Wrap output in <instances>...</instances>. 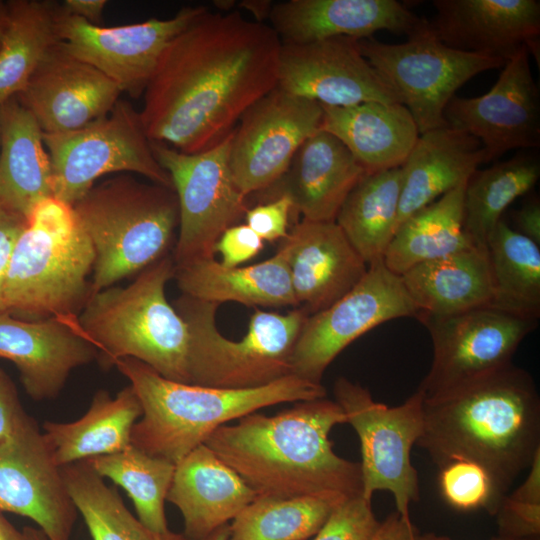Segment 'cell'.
<instances>
[{
    "label": "cell",
    "instance_id": "obj_19",
    "mask_svg": "<svg viewBox=\"0 0 540 540\" xmlns=\"http://www.w3.org/2000/svg\"><path fill=\"white\" fill-rule=\"evenodd\" d=\"M0 511L31 519L50 540L71 538L78 512L34 419L0 443Z\"/></svg>",
    "mask_w": 540,
    "mask_h": 540
},
{
    "label": "cell",
    "instance_id": "obj_24",
    "mask_svg": "<svg viewBox=\"0 0 540 540\" xmlns=\"http://www.w3.org/2000/svg\"><path fill=\"white\" fill-rule=\"evenodd\" d=\"M269 19L281 42L290 44L367 39L381 30L410 36L428 24L396 0H288L273 4Z\"/></svg>",
    "mask_w": 540,
    "mask_h": 540
},
{
    "label": "cell",
    "instance_id": "obj_51",
    "mask_svg": "<svg viewBox=\"0 0 540 540\" xmlns=\"http://www.w3.org/2000/svg\"><path fill=\"white\" fill-rule=\"evenodd\" d=\"M244 9L249 10L255 17V21L264 23V19L269 18L273 4L270 1H243L239 4Z\"/></svg>",
    "mask_w": 540,
    "mask_h": 540
},
{
    "label": "cell",
    "instance_id": "obj_21",
    "mask_svg": "<svg viewBox=\"0 0 540 540\" xmlns=\"http://www.w3.org/2000/svg\"><path fill=\"white\" fill-rule=\"evenodd\" d=\"M0 358L14 363L35 401L56 398L71 372L98 359L78 318L26 320L0 311Z\"/></svg>",
    "mask_w": 540,
    "mask_h": 540
},
{
    "label": "cell",
    "instance_id": "obj_2",
    "mask_svg": "<svg viewBox=\"0 0 540 540\" xmlns=\"http://www.w3.org/2000/svg\"><path fill=\"white\" fill-rule=\"evenodd\" d=\"M335 400L300 401L273 416L256 412L205 441L258 497H317L340 504L362 495L360 464L338 456L329 434L346 423Z\"/></svg>",
    "mask_w": 540,
    "mask_h": 540
},
{
    "label": "cell",
    "instance_id": "obj_6",
    "mask_svg": "<svg viewBox=\"0 0 540 540\" xmlns=\"http://www.w3.org/2000/svg\"><path fill=\"white\" fill-rule=\"evenodd\" d=\"M95 253L72 205H35L14 246L3 285L4 310L38 320L75 319L90 297Z\"/></svg>",
    "mask_w": 540,
    "mask_h": 540
},
{
    "label": "cell",
    "instance_id": "obj_54",
    "mask_svg": "<svg viewBox=\"0 0 540 540\" xmlns=\"http://www.w3.org/2000/svg\"><path fill=\"white\" fill-rule=\"evenodd\" d=\"M416 540H454V539H452V538H450L448 536L438 535V534L433 533V532H427V533H420L419 532V534L417 535ZM490 540H512V539L497 535V536L492 537Z\"/></svg>",
    "mask_w": 540,
    "mask_h": 540
},
{
    "label": "cell",
    "instance_id": "obj_31",
    "mask_svg": "<svg viewBox=\"0 0 540 540\" xmlns=\"http://www.w3.org/2000/svg\"><path fill=\"white\" fill-rule=\"evenodd\" d=\"M52 196L43 132L13 97L0 105V204L27 217L37 203Z\"/></svg>",
    "mask_w": 540,
    "mask_h": 540
},
{
    "label": "cell",
    "instance_id": "obj_44",
    "mask_svg": "<svg viewBox=\"0 0 540 540\" xmlns=\"http://www.w3.org/2000/svg\"><path fill=\"white\" fill-rule=\"evenodd\" d=\"M293 202L282 193L271 201L249 208L245 213L246 225L263 241L274 242L284 239L289 230V217Z\"/></svg>",
    "mask_w": 540,
    "mask_h": 540
},
{
    "label": "cell",
    "instance_id": "obj_26",
    "mask_svg": "<svg viewBox=\"0 0 540 540\" xmlns=\"http://www.w3.org/2000/svg\"><path fill=\"white\" fill-rule=\"evenodd\" d=\"M486 163L481 142L450 126L419 135L401 166L402 188L397 228L437 198L466 183Z\"/></svg>",
    "mask_w": 540,
    "mask_h": 540
},
{
    "label": "cell",
    "instance_id": "obj_35",
    "mask_svg": "<svg viewBox=\"0 0 540 540\" xmlns=\"http://www.w3.org/2000/svg\"><path fill=\"white\" fill-rule=\"evenodd\" d=\"M0 46V105L16 97L49 50L60 42V4L51 0H10Z\"/></svg>",
    "mask_w": 540,
    "mask_h": 540
},
{
    "label": "cell",
    "instance_id": "obj_16",
    "mask_svg": "<svg viewBox=\"0 0 540 540\" xmlns=\"http://www.w3.org/2000/svg\"><path fill=\"white\" fill-rule=\"evenodd\" d=\"M205 8L186 6L170 18L104 27L68 15L60 4L59 38L71 54L103 73L121 93L139 98L164 49Z\"/></svg>",
    "mask_w": 540,
    "mask_h": 540
},
{
    "label": "cell",
    "instance_id": "obj_12",
    "mask_svg": "<svg viewBox=\"0 0 540 540\" xmlns=\"http://www.w3.org/2000/svg\"><path fill=\"white\" fill-rule=\"evenodd\" d=\"M233 132L216 146L194 154L151 141L154 156L169 174L178 200L174 266L214 258L219 237L249 209L229 166Z\"/></svg>",
    "mask_w": 540,
    "mask_h": 540
},
{
    "label": "cell",
    "instance_id": "obj_53",
    "mask_svg": "<svg viewBox=\"0 0 540 540\" xmlns=\"http://www.w3.org/2000/svg\"><path fill=\"white\" fill-rule=\"evenodd\" d=\"M229 535V523H226L199 540H229Z\"/></svg>",
    "mask_w": 540,
    "mask_h": 540
},
{
    "label": "cell",
    "instance_id": "obj_14",
    "mask_svg": "<svg viewBox=\"0 0 540 540\" xmlns=\"http://www.w3.org/2000/svg\"><path fill=\"white\" fill-rule=\"evenodd\" d=\"M416 315L401 277L383 260L375 262L347 294L307 317L293 350L292 374L321 383L331 362L357 338L387 321Z\"/></svg>",
    "mask_w": 540,
    "mask_h": 540
},
{
    "label": "cell",
    "instance_id": "obj_3",
    "mask_svg": "<svg viewBox=\"0 0 540 540\" xmlns=\"http://www.w3.org/2000/svg\"><path fill=\"white\" fill-rule=\"evenodd\" d=\"M440 468L482 466L504 497L540 450V395L531 374L509 366L423 402L416 443Z\"/></svg>",
    "mask_w": 540,
    "mask_h": 540
},
{
    "label": "cell",
    "instance_id": "obj_40",
    "mask_svg": "<svg viewBox=\"0 0 540 540\" xmlns=\"http://www.w3.org/2000/svg\"><path fill=\"white\" fill-rule=\"evenodd\" d=\"M337 505L317 497H257L229 524V540H307Z\"/></svg>",
    "mask_w": 540,
    "mask_h": 540
},
{
    "label": "cell",
    "instance_id": "obj_11",
    "mask_svg": "<svg viewBox=\"0 0 540 540\" xmlns=\"http://www.w3.org/2000/svg\"><path fill=\"white\" fill-rule=\"evenodd\" d=\"M362 55L411 113L419 134L447 126L444 111L456 91L479 73L501 68V59L444 44L430 21L399 44L359 39Z\"/></svg>",
    "mask_w": 540,
    "mask_h": 540
},
{
    "label": "cell",
    "instance_id": "obj_28",
    "mask_svg": "<svg viewBox=\"0 0 540 540\" xmlns=\"http://www.w3.org/2000/svg\"><path fill=\"white\" fill-rule=\"evenodd\" d=\"M322 108L321 130L337 137L366 173L401 167L420 135L411 113L400 103Z\"/></svg>",
    "mask_w": 540,
    "mask_h": 540
},
{
    "label": "cell",
    "instance_id": "obj_18",
    "mask_svg": "<svg viewBox=\"0 0 540 540\" xmlns=\"http://www.w3.org/2000/svg\"><path fill=\"white\" fill-rule=\"evenodd\" d=\"M277 87L326 106L400 103L393 88L362 55L357 39L346 36L282 43Z\"/></svg>",
    "mask_w": 540,
    "mask_h": 540
},
{
    "label": "cell",
    "instance_id": "obj_30",
    "mask_svg": "<svg viewBox=\"0 0 540 540\" xmlns=\"http://www.w3.org/2000/svg\"><path fill=\"white\" fill-rule=\"evenodd\" d=\"M400 277L417 315H452L492 304L486 247L473 245L418 264Z\"/></svg>",
    "mask_w": 540,
    "mask_h": 540
},
{
    "label": "cell",
    "instance_id": "obj_43",
    "mask_svg": "<svg viewBox=\"0 0 540 540\" xmlns=\"http://www.w3.org/2000/svg\"><path fill=\"white\" fill-rule=\"evenodd\" d=\"M495 516L500 536L512 540L540 537V502L506 494Z\"/></svg>",
    "mask_w": 540,
    "mask_h": 540
},
{
    "label": "cell",
    "instance_id": "obj_41",
    "mask_svg": "<svg viewBox=\"0 0 540 540\" xmlns=\"http://www.w3.org/2000/svg\"><path fill=\"white\" fill-rule=\"evenodd\" d=\"M439 490L442 498L459 511L485 509L495 515L501 497L488 472L479 464L455 460L439 468Z\"/></svg>",
    "mask_w": 540,
    "mask_h": 540
},
{
    "label": "cell",
    "instance_id": "obj_47",
    "mask_svg": "<svg viewBox=\"0 0 540 540\" xmlns=\"http://www.w3.org/2000/svg\"><path fill=\"white\" fill-rule=\"evenodd\" d=\"M25 225V216L0 204V311H5L3 285L10 258Z\"/></svg>",
    "mask_w": 540,
    "mask_h": 540
},
{
    "label": "cell",
    "instance_id": "obj_25",
    "mask_svg": "<svg viewBox=\"0 0 540 540\" xmlns=\"http://www.w3.org/2000/svg\"><path fill=\"white\" fill-rule=\"evenodd\" d=\"M256 492L207 445L175 464L166 500L184 520V536L199 540L233 520L257 498Z\"/></svg>",
    "mask_w": 540,
    "mask_h": 540
},
{
    "label": "cell",
    "instance_id": "obj_50",
    "mask_svg": "<svg viewBox=\"0 0 540 540\" xmlns=\"http://www.w3.org/2000/svg\"><path fill=\"white\" fill-rule=\"evenodd\" d=\"M106 5V0H65L61 3V8L68 15L101 25Z\"/></svg>",
    "mask_w": 540,
    "mask_h": 540
},
{
    "label": "cell",
    "instance_id": "obj_46",
    "mask_svg": "<svg viewBox=\"0 0 540 540\" xmlns=\"http://www.w3.org/2000/svg\"><path fill=\"white\" fill-rule=\"evenodd\" d=\"M32 420L21 404L14 382L0 368V443L18 433Z\"/></svg>",
    "mask_w": 540,
    "mask_h": 540
},
{
    "label": "cell",
    "instance_id": "obj_1",
    "mask_svg": "<svg viewBox=\"0 0 540 540\" xmlns=\"http://www.w3.org/2000/svg\"><path fill=\"white\" fill-rule=\"evenodd\" d=\"M282 42L265 23L205 8L164 49L139 111L151 141L194 154L277 87Z\"/></svg>",
    "mask_w": 540,
    "mask_h": 540
},
{
    "label": "cell",
    "instance_id": "obj_8",
    "mask_svg": "<svg viewBox=\"0 0 540 540\" xmlns=\"http://www.w3.org/2000/svg\"><path fill=\"white\" fill-rule=\"evenodd\" d=\"M218 304L181 295L174 308L187 324L191 384L248 389L273 383L292 374V354L309 316L302 308L280 314L255 309L241 340L218 330Z\"/></svg>",
    "mask_w": 540,
    "mask_h": 540
},
{
    "label": "cell",
    "instance_id": "obj_39",
    "mask_svg": "<svg viewBox=\"0 0 540 540\" xmlns=\"http://www.w3.org/2000/svg\"><path fill=\"white\" fill-rule=\"evenodd\" d=\"M104 479L121 486L133 501L138 520L151 532L169 536L165 501L175 464L130 445L126 449L87 460Z\"/></svg>",
    "mask_w": 540,
    "mask_h": 540
},
{
    "label": "cell",
    "instance_id": "obj_10",
    "mask_svg": "<svg viewBox=\"0 0 540 540\" xmlns=\"http://www.w3.org/2000/svg\"><path fill=\"white\" fill-rule=\"evenodd\" d=\"M333 392L359 438L362 496L371 500L376 491H388L396 511L411 520L410 505L420 498L411 449L423 431V393L417 389L402 404L388 406L345 377L335 381Z\"/></svg>",
    "mask_w": 540,
    "mask_h": 540
},
{
    "label": "cell",
    "instance_id": "obj_27",
    "mask_svg": "<svg viewBox=\"0 0 540 540\" xmlns=\"http://www.w3.org/2000/svg\"><path fill=\"white\" fill-rule=\"evenodd\" d=\"M366 174L363 166L334 135L319 130L297 150L281 179L280 194L310 221H335L349 193ZM280 179V180H281Z\"/></svg>",
    "mask_w": 540,
    "mask_h": 540
},
{
    "label": "cell",
    "instance_id": "obj_37",
    "mask_svg": "<svg viewBox=\"0 0 540 540\" xmlns=\"http://www.w3.org/2000/svg\"><path fill=\"white\" fill-rule=\"evenodd\" d=\"M539 177V157L529 152H520L471 175L465 187L463 208L464 230L474 245L486 247L505 210L528 193Z\"/></svg>",
    "mask_w": 540,
    "mask_h": 540
},
{
    "label": "cell",
    "instance_id": "obj_29",
    "mask_svg": "<svg viewBox=\"0 0 540 540\" xmlns=\"http://www.w3.org/2000/svg\"><path fill=\"white\" fill-rule=\"evenodd\" d=\"M182 295L215 303L237 302L247 306L298 307L283 254L249 266L225 267L215 258L174 266Z\"/></svg>",
    "mask_w": 540,
    "mask_h": 540
},
{
    "label": "cell",
    "instance_id": "obj_45",
    "mask_svg": "<svg viewBox=\"0 0 540 540\" xmlns=\"http://www.w3.org/2000/svg\"><path fill=\"white\" fill-rule=\"evenodd\" d=\"M264 241L246 224H236L226 229L215 244L214 251L221 256L225 267H238L256 257Z\"/></svg>",
    "mask_w": 540,
    "mask_h": 540
},
{
    "label": "cell",
    "instance_id": "obj_5",
    "mask_svg": "<svg viewBox=\"0 0 540 540\" xmlns=\"http://www.w3.org/2000/svg\"><path fill=\"white\" fill-rule=\"evenodd\" d=\"M173 276L174 262L167 254L128 286L113 285L88 298L78 324L103 367L134 358L166 379L190 383L188 327L166 297Z\"/></svg>",
    "mask_w": 540,
    "mask_h": 540
},
{
    "label": "cell",
    "instance_id": "obj_7",
    "mask_svg": "<svg viewBox=\"0 0 540 540\" xmlns=\"http://www.w3.org/2000/svg\"><path fill=\"white\" fill-rule=\"evenodd\" d=\"M72 206L95 253L90 296L169 254L179 225L174 189L129 175L95 184Z\"/></svg>",
    "mask_w": 540,
    "mask_h": 540
},
{
    "label": "cell",
    "instance_id": "obj_52",
    "mask_svg": "<svg viewBox=\"0 0 540 540\" xmlns=\"http://www.w3.org/2000/svg\"><path fill=\"white\" fill-rule=\"evenodd\" d=\"M0 540H30L27 534L18 530L12 523H10L0 511Z\"/></svg>",
    "mask_w": 540,
    "mask_h": 540
},
{
    "label": "cell",
    "instance_id": "obj_55",
    "mask_svg": "<svg viewBox=\"0 0 540 540\" xmlns=\"http://www.w3.org/2000/svg\"><path fill=\"white\" fill-rule=\"evenodd\" d=\"M8 23L7 2L0 1V46Z\"/></svg>",
    "mask_w": 540,
    "mask_h": 540
},
{
    "label": "cell",
    "instance_id": "obj_48",
    "mask_svg": "<svg viewBox=\"0 0 540 540\" xmlns=\"http://www.w3.org/2000/svg\"><path fill=\"white\" fill-rule=\"evenodd\" d=\"M419 530L397 511L388 515L370 540H416Z\"/></svg>",
    "mask_w": 540,
    "mask_h": 540
},
{
    "label": "cell",
    "instance_id": "obj_33",
    "mask_svg": "<svg viewBox=\"0 0 540 540\" xmlns=\"http://www.w3.org/2000/svg\"><path fill=\"white\" fill-rule=\"evenodd\" d=\"M466 184L444 194L397 228L383 256L392 273L401 276L418 264L474 245L464 230Z\"/></svg>",
    "mask_w": 540,
    "mask_h": 540
},
{
    "label": "cell",
    "instance_id": "obj_38",
    "mask_svg": "<svg viewBox=\"0 0 540 540\" xmlns=\"http://www.w3.org/2000/svg\"><path fill=\"white\" fill-rule=\"evenodd\" d=\"M61 471L91 540H188L184 534L161 536L148 530L87 460L65 465Z\"/></svg>",
    "mask_w": 540,
    "mask_h": 540
},
{
    "label": "cell",
    "instance_id": "obj_49",
    "mask_svg": "<svg viewBox=\"0 0 540 540\" xmlns=\"http://www.w3.org/2000/svg\"><path fill=\"white\" fill-rule=\"evenodd\" d=\"M516 231L540 246V202L527 201L514 215Z\"/></svg>",
    "mask_w": 540,
    "mask_h": 540
},
{
    "label": "cell",
    "instance_id": "obj_57",
    "mask_svg": "<svg viewBox=\"0 0 540 540\" xmlns=\"http://www.w3.org/2000/svg\"><path fill=\"white\" fill-rule=\"evenodd\" d=\"M521 540H540V537H533V538H527V539H521Z\"/></svg>",
    "mask_w": 540,
    "mask_h": 540
},
{
    "label": "cell",
    "instance_id": "obj_17",
    "mask_svg": "<svg viewBox=\"0 0 540 540\" xmlns=\"http://www.w3.org/2000/svg\"><path fill=\"white\" fill-rule=\"evenodd\" d=\"M529 56L527 48H521L487 93L454 96L445 108L447 125L477 138L486 163L514 149L540 146V96Z\"/></svg>",
    "mask_w": 540,
    "mask_h": 540
},
{
    "label": "cell",
    "instance_id": "obj_4",
    "mask_svg": "<svg viewBox=\"0 0 540 540\" xmlns=\"http://www.w3.org/2000/svg\"><path fill=\"white\" fill-rule=\"evenodd\" d=\"M114 366L129 380L142 407L131 445L173 464L232 420L280 403L326 397L321 383L293 374L261 387L222 389L166 379L134 358H121Z\"/></svg>",
    "mask_w": 540,
    "mask_h": 540
},
{
    "label": "cell",
    "instance_id": "obj_34",
    "mask_svg": "<svg viewBox=\"0 0 540 540\" xmlns=\"http://www.w3.org/2000/svg\"><path fill=\"white\" fill-rule=\"evenodd\" d=\"M401 167L366 173L347 196L335 222L367 266L383 260L396 231Z\"/></svg>",
    "mask_w": 540,
    "mask_h": 540
},
{
    "label": "cell",
    "instance_id": "obj_36",
    "mask_svg": "<svg viewBox=\"0 0 540 540\" xmlns=\"http://www.w3.org/2000/svg\"><path fill=\"white\" fill-rule=\"evenodd\" d=\"M493 299L491 306L513 315L540 317V246L503 220L486 243Z\"/></svg>",
    "mask_w": 540,
    "mask_h": 540
},
{
    "label": "cell",
    "instance_id": "obj_13",
    "mask_svg": "<svg viewBox=\"0 0 540 540\" xmlns=\"http://www.w3.org/2000/svg\"><path fill=\"white\" fill-rule=\"evenodd\" d=\"M429 331L433 357L419 385L424 399L462 387L512 364L513 356L538 325L494 306L452 315L418 314Z\"/></svg>",
    "mask_w": 540,
    "mask_h": 540
},
{
    "label": "cell",
    "instance_id": "obj_23",
    "mask_svg": "<svg viewBox=\"0 0 540 540\" xmlns=\"http://www.w3.org/2000/svg\"><path fill=\"white\" fill-rule=\"evenodd\" d=\"M430 25L447 46L505 63L521 48L539 60L540 1L434 0Z\"/></svg>",
    "mask_w": 540,
    "mask_h": 540
},
{
    "label": "cell",
    "instance_id": "obj_15",
    "mask_svg": "<svg viewBox=\"0 0 540 540\" xmlns=\"http://www.w3.org/2000/svg\"><path fill=\"white\" fill-rule=\"evenodd\" d=\"M322 105L278 87L241 117L231 139L229 166L240 191L248 197L276 184L294 155L321 130Z\"/></svg>",
    "mask_w": 540,
    "mask_h": 540
},
{
    "label": "cell",
    "instance_id": "obj_22",
    "mask_svg": "<svg viewBox=\"0 0 540 540\" xmlns=\"http://www.w3.org/2000/svg\"><path fill=\"white\" fill-rule=\"evenodd\" d=\"M299 308L312 315L364 277L367 264L335 221L301 219L279 241Z\"/></svg>",
    "mask_w": 540,
    "mask_h": 540
},
{
    "label": "cell",
    "instance_id": "obj_56",
    "mask_svg": "<svg viewBox=\"0 0 540 540\" xmlns=\"http://www.w3.org/2000/svg\"><path fill=\"white\" fill-rule=\"evenodd\" d=\"M30 540H50L47 535L38 527L26 526L23 528Z\"/></svg>",
    "mask_w": 540,
    "mask_h": 540
},
{
    "label": "cell",
    "instance_id": "obj_32",
    "mask_svg": "<svg viewBox=\"0 0 540 540\" xmlns=\"http://www.w3.org/2000/svg\"><path fill=\"white\" fill-rule=\"evenodd\" d=\"M140 401L128 385L112 397L98 390L86 413L72 422L45 421L43 434L58 466L120 452L131 445Z\"/></svg>",
    "mask_w": 540,
    "mask_h": 540
},
{
    "label": "cell",
    "instance_id": "obj_42",
    "mask_svg": "<svg viewBox=\"0 0 540 540\" xmlns=\"http://www.w3.org/2000/svg\"><path fill=\"white\" fill-rule=\"evenodd\" d=\"M380 522L362 495L338 504L311 540H370Z\"/></svg>",
    "mask_w": 540,
    "mask_h": 540
},
{
    "label": "cell",
    "instance_id": "obj_20",
    "mask_svg": "<svg viewBox=\"0 0 540 540\" xmlns=\"http://www.w3.org/2000/svg\"><path fill=\"white\" fill-rule=\"evenodd\" d=\"M103 73L54 45L16 96L43 133L79 129L108 114L121 96Z\"/></svg>",
    "mask_w": 540,
    "mask_h": 540
},
{
    "label": "cell",
    "instance_id": "obj_9",
    "mask_svg": "<svg viewBox=\"0 0 540 540\" xmlns=\"http://www.w3.org/2000/svg\"><path fill=\"white\" fill-rule=\"evenodd\" d=\"M52 172L53 197L73 205L110 173H137L173 188L156 160L140 113L119 99L105 116L76 130L43 133Z\"/></svg>",
    "mask_w": 540,
    "mask_h": 540
}]
</instances>
